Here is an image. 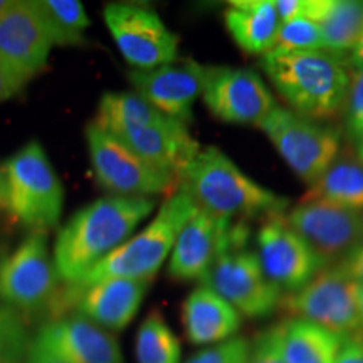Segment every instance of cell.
<instances>
[{
    "label": "cell",
    "mask_w": 363,
    "mask_h": 363,
    "mask_svg": "<svg viewBox=\"0 0 363 363\" xmlns=\"http://www.w3.org/2000/svg\"><path fill=\"white\" fill-rule=\"evenodd\" d=\"M261 267L281 293L291 294L310 283L326 262L310 247L301 235L286 224L284 216L262 220L256 234Z\"/></svg>",
    "instance_id": "obj_14"
},
{
    "label": "cell",
    "mask_w": 363,
    "mask_h": 363,
    "mask_svg": "<svg viewBox=\"0 0 363 363\" xmlns=\"http://www.w3.org/2000/svg\"><path fill=\"white\" fill-rule=\"evenodd\" d=\"M52 48H71L84 43L89 17L78 0H30Z\"/></svg>",
    "instance_id": "obj_27"
},
{
    "label": "cell",
    "mask_w": 363,
    "mask_h": 363,
    "mask_svg": "<svg viewBox=\"0 0 363 363\" xmlns=\"http://www.w3.org/2000/svg\"><path fill=\"white\" fill-rule=\"evenodd\" d=\"M35 340L69 363H125L115 335L81 315L49 321Z\"/></svg>",
    "instance_id": "obj_19"
},
{
    "label": "cell",
    "mask_w": 363,
    "mask_h": 363,
    "mask_svg": "<svg viewBox=\"0 0 363 363\" xmlns=\"http://www.w3.org/2000/svg\"><path fill=\"white\" fill-rule=\"evenodd\" d=\"M153 208V199L106 195L76 212L54 242L52 259L59 281L66 286L78 284L131 238Z\"/></svg>",
    "instance_id": "obj_1"
},
{
    "label": "cell",
    "mask_w": 363,
    "mask_h": 363,
    "mask_svg": "<svg viewBox=\"0 0 363 363\" xmlns=\"http://www.w3.org/2000/svg\"><path fill=\"white\" fill-rule=\"evenodd\" d=\"M335 363H363V331L343 340Z\"/></svg>",
    "instance_id": "obj_36"
},
{
    "label": "cell",
    "mask_w": 363,
    "mask_h": 363,
    "mask_svg": "<svg viewBox=\"0 0 363 363\" xmlns=\"http://www.w3.org/2000/svg\"><path fill=\"white\" fill-rule=\"evenodd\" d=\"M135 352L138 363H180V342L160 311L153 310L140 325Z\"/></svg>",
    "instance_id": "obj_28"
},
{
    "label": "cell",
    "mask_w": 363,
    "mask_h": 363,
    "mask_svg": "<svg viewBox=\"0 0 363 363\" xmlns=\"http://www.w3.org/2000/svg\"><path fill=\"white\" fill-rule=\"evenodd\" d=\"M246 363H286L281 323L257 335L254 343H251V352H249Z\"/></svg>",
    "instance_id": "obj_32"
},
{
    "label": "cell",
    "mask_w": 363,
    "mask_h": 363,
    "mask_svg": "<svg viewBox=\"0 0 363 363\" xmlns=\"http://www.w3.org/2000/svg\"><path fill=\"white\" fill-rule=\"evenodd\" d=\"M52 44L30 0H7L0 9V57L27 79L48 67Z\"/></svg>",
    "instance_id": "obj_18"
},
{
    "label": "cell",
    "mask_w": 363,
    "mask_h": 363,
    "mask_svg": "<svg viewBox=\"0 0 363 363\" xmlns=\"http://www.w3.org/2000/svg\"><path fill=\"white\" fill-rule=\"evenodd\" d=\"M179 189L202 211L239 222L284 216L289 206L288 199L244 174L217 147L199 150L182 172Z\"/></svg>",
    "instance_id": "obj_2"
},
{
    "label": "cell",
    "mask_w": 363,
    "mask_h": 363,
    "mask_svg": "<svg viewBox=\"0 0 363 363\" xmlns=\"http://www.w3.org/2000/svg\"><path fill=\"white\" fill-rule=\"evenodd\" d=\"M103 17L120 52L135 69H153L177 61L179 35L152 9L110 4L104 7Z\"/></svg>",
    "instance_id": "obj_12"
},
{
    "label": "cell",
    "mask_w": 363,
    "mask_h": 363,
    "mask_svg": "<svg viewBox=\"0 0 363 363\" xmlns=\"http://www.w3.org/2000/svg\"><path fill=\"white\" fill-rule=\"evenodd\" d=\"M283 328V355L286 363H335L343 340L310 321L289 318Z\"/></svg>",
    "instance_id": "obj_25"
},
{
    "label": "cell",
    "mask_w": 363,
    "mask_h": 363,
    "mask_svg": "<svg viewBox=\"0 0 363 363\" xmlns=\"http://www.w3.org/2000/svg\"><path fill=\"white\" fill-rule=\"evenodd\" d=\"M311 21L320 26L325 51L350 57L363 38V2L313 0Z\"/></svg>",
    "instance_id": "obj_23"
},
{
    "label": "cell",
    "mask_w": 363,
    "mask_h": 363,
    "mask_svg": "<svg viewBox=\"0 0 363 363\" xmlns=\"http://www.w3.org/2000/svg\"><path fill=\"white\" fill-rule=\"evenodd\" d=\"M202 99L212 115L234 125L259 126L279 106L257 72L229 66H206Z\"/></svg>",
    "instance_id": "obj_13"
},
{
    "label": "cell",
    "mask_w": 363,
    "mask_h": 363,
    "mask_svg": "<svg viewBox=\"0 0 363 363\" xmlns=\"http://www.w3.org/2000/svg\"><path fill=\"white\" fill-rule=\"evenodd\" d=\"M247 222L230 220L197 208L185 222L169 259V274L177 281H202L227 252L246 247Z\"/></svg>",
    "instance_id": "obj_10"
},
{
    "label": "cell",
    "mask_w": 363,
    "mask_h": 363,
    "mask_svg": "<svg viewBox=\"0 0 363 363\" xmlns=\"http://www.w3.org/2000/svg\"><path fill=\"white\" fill-rule=\"evenodd\" d=\"M57 281L48 233L35 230L0 261V305L17 313L51 308L57 294Z\"/></svg>",
    "instance_id": "obj_9"
},
{
    "label": "cell",
    "mask_w": 363,
    "mask_h": 363,
    "mask_svg": "<svg viewBox=\"0 0 363 363\" xmlns=\"http://www.w3.org/2000/svg\"><path fill=\"white\" fill-rule=\"evenodd\" d=\"M86 142L99 187L111 195L152 199L155 195L169 197L179 190L177 179L153 169L120 140L93 123L86 128Z\"/></svg>",
    "instance_id": "obj_8"
},
{
    "label": "cell",
    "mask_w": 363,
    "mask_h": 363,
    "mask_svg": "<svg viewBox=\"0 0 363 363\" xmlns=\"http://www.w3.org/2000/svg\"><path fill=\"white\" fill-rule=\"evenodd\" d=\"M197 208L192 199L179 189L165 199L143 230L125 240L72 286H89L106 279L152 281L163 262L170 259L180 229Z\"/></svg>",
    "instance_id": "obj_4"
},
{
    "label": "cell",
    "mask_w": 363,
    "mask_h": 363,
    "mask_svg": "<svg viewBox=\"0 0 363 363\" xmlns=\"http://www.w3.org/2000/svg\"><path fill=\"white\" fill-rule=\"evenodd\" d=\"M240 316L224 298L207 286H197L182 305V325L192 345H219L234 338Z\"/></svg>",
    "instance_id": "obj_21"
},
{
    "label": "cell",
    "mask_w": 363,
    "mask_h": 363,
    "mask_svg": "<svg viewBox=\"0 0 363 363\" xmlns=\"http://www.w3.org/2000/svg\"><path fill=\"white\" fill-rule=\"evenodd\" d=\"M22 363H69V362H66L65 358L56 355V353L49 350V348H45L43 343L34 338L29 347V352H27V355Z\"/></svg>",
    "instance_id": "obj_38"
},
{
    "label": "cell",
    "mask_w": 363,
    "mask_h": 363,
    "mask_svg": "<svg viewBox=\"0 0 363 363\" xmlns=\"http://www.w3.org/2000/svg\"><path fill=\"white\" fill-rule=\"evenodd\" d=\"M276 11L281 21H291L298 17H311L313 0H274Z\"/></svg>",
    "instance_id": "obj_35"
},
{
    "label": "cell",
    "mask_w": 363,
    "mask_h": 363,
    "mask_svg": "<svg viewBox=\"0 0 363 363\" xmlns=\"http://www.w3.org/2000/svg\"><path fill=\"white\" fill-rule=\"evenodd\" d=\"M350 66L352 69H363V38L360 40V44H358V48L352 52Z\"/></svg>",
    "instance_id": "obj_41"
},
{
    "label": "cell",
    "mask_w": 363,
    "mask_h": 363,
    "mask_svg": "<svg viewBox=\"0 0 363 363\" xmlns=\"http://www.w3.org/2000/svg\"><path fill=\"white\" fill-rule=\"evenodd\" d=\"M284 220L326 264H338L363 240V212L328 202L301 201Z\"/></svg>",
    "instance_id": "obj_16"
},
{
    "label": "cell",
    "mask_w": 363,
    "mask_h": 363,
    "mask_svg": "<svg viewBox=\"0 0 363 363\" xmlns=\"http://www.w3.org/2000/svg\"><path fill=\"white\" fill-rule=\"evenodd\" d=\"M345 128L348 138L360 128L363 123V69H352L348 81L347 96L343 104Z\"/></svg>",
    "instance_id": "obj_33"
},
{
    "label": "cell",
    "mask_w": 363,
    "mask_h": 363,
    "mask_svg": "<svg viewBox=\"0 0 363 363\" xmlns=\"http://www.w3.org/2000/svg\"><path fill=\"white\" fill-rule=\"evenodd\" d=\"M338 266L357 283H363V240L338 262Z\"/></svg>",
    "instance_id": "obj_37"
},
{
    "label": "cell",
    "mask_w": 363,
    "mask_h": 363,
    "mask_svg": "<svg viewBox=\"0 0 363 363\" xmlns=\"http://www.w3.org/2000/svg\"><path fill=\"white\" fill-rule=\"evenodd\" d=\"M303 201L328 202L363 212V162L355 153H343L308 190Z\"/></svg>",
    "instance_id": "obj_24"
},
{
    "label": "cell",
    "mask_w": 363,
    "mask_h": 363,
    "mask_svg": "<svg viewBox=\"0 0 363 363\" xmlns=\"http://www.w3.org/2000/svg\"><path fill=\"white\" fill-rule=\"evenodd\" d=\"M350 142H352L353 153H355V155L363 162V123L360 128L350 136Z\"/></svg>",
    "instance_id": "obj_40"
},
{
    "label": "cell",
    "mask_w": 363,
    "mask_h": 363,
    "mask_svg": "<svg viewBox=\"0 0 363 363\" xmlns=\"http://www.w3.org/2000/svg\"><path fill=\"white\" fill-rule=\"evenodd\" d=\"M249 352H251L249 340L234 337L195 353L187 363H246Z\"/></svg>",
    "instance_id": "obj_31"
},
{
    "label": "cell",
    "mask_w": 363,
    "mask_h": 363,
    "mask_svg": "<svg viewBox=\"0 0 363 363\" xmlns=\"http://www.w3.org/2000/svg\"><path fill=\"white\" fill-rule=\"evenodd\" d=\"M4 4H6V2H4V0H0V9L4 7Z\"/></svg>",
    "instance_id": "obj_43"
},
{
    "label": "cell",
    "mask_w": 363,
    "mask_h": 363,
    "mask_svg": "<svg viewBox=\"0 0 363 363\" xmlns=\"http://www.w3.org/2000/svg\"><path fill=\"white\" fill-rule=\"evenodd\" d=\"M272 51H325L320 26L308 17L281 21L278 39H276V45Z\"/></svg>",
    "instance_id": "obj_29"
},
{
    "label": "cell",
    "mask_w": 363,
    "mask_h": 363,
    "mask_svg": "<svg viewBox=\"0 0 363 363\" xmlns=\"http://www.w3.org/2000/svg\"><path fill=\"white\" fill-rule=\"evenodd\" d=\"M261 67L289 111L321 121L343 110L350 71L337 54L271 51Z\"/></svg>",
    "instance_id": "obj_3"
},
{
    "label": "cell",
    "mask_w": 363,
    "mask_h": 363,
    "mask_svg": "<svg viewBox=\"0 0 363 363\" xmlns=\"http://www.w3.org/2000/svg\"><path fill=\"white\" fill-rule=\"evenodd\" d=\"M30 343L21 313L0 305V363H22Z\"/></svg>",
    "instance_id": "obj_30"
},
{
    "label": "cell",
    "mask_w": 363,
    "mask_h": 363,
    "mask_svg": "<svg viewBox=\"0 0 363 363\" xmlns=\"http://www.w3.org/2000/svg\"><path fill=\"white\" fill-rule=\"evenodd\" d=\"M29 79L19 74L0 57V101H7L21 93L26 88Z\"/></svg>",
    "instance_id": "obj_34"
},
{
    "label": "cell",
    "mask_w": 363,
    "mask_h": 363,
    "mask_svg": "<svg viewBox=\"0 0 363 363\" xmlns=\"http://www.w3.org/2000/svg\"><path fill=\"white\" fill-rule=\"evenodd\" d=\"M152 104L136 93H104L93 125L113 136L165 120Z\"/></svg>",
    "instance_id": "obj_26"
},
{
    "label": "cell",
    "mask_w": 363,
    "mask_h": 363,
    "mask_svg": "<svg viewBox=\"0 0 363 363\" xmlns=\"http://www.w3.org/2000/svg\"><path fill=\"white\" fill-rule=\"evenodd\" d=\"M357 301H358V313H360L362 330H363V283L357 284Z\"/></svg>",
    "instance_id": "obj_42"
},
{
    "label": "cell",
    "mask_w": 363,
    "mask_h": 363,
    "mask_svg": "<svg viewBox=\"0 0 363 363\" xmlns=\"http://www.w3.org/2000/svg\"><path fill=\"white\" fill-rule=\"evenodd\" d=\"M9 212L33 233L56 227L65 206V189L43 145L30 142L6 163Z\"/></svg>",
    "instance_id": "obj_5"
},
{
    "label": "cell",
    "mask_w": 363,
    "mask_h": 363,
    "mask_svg": "<svg viewBox=\"0 0 363 363\" xmlns=\"http://www.w3.org/2000/svg\"><path fill=\"white\" fill-rule=\"evenodd\" d=\"M9 180L4 167H0V212L9 211Z\"/></svg>",
    "instance_id": "obj_39"
},
{
    "label": "cell",
    "mask_w": 363,
    "mask_h": 363,
    "mask_svg": "<svg viewBox=\"0 0 363 363\" xmlns=\"http://www.w3.org/2000/svg\"><path fill=\"white\" fill-rule=\"evenodd\" d=\"M201 284L224 298L240 316L262 320L278 310L283 293L267 279L256 251L239 247L224 254Z\"/></svg>",
    "instance_id": "obj_11"
},
{
    "label": "cell",
    "mask_w": 363,
    "mask_h": 363,
    "mask_svg": "<svg viewBox=\"0 0 363 363\" xmlns=\"http://www.w3.org/2000/svg\"><path fill=\"white\" fill-rule=\"evenodd\" d=\"M357 284L338 264L326 266L296 293L284 294L279 308L291 318L310 321L348 338L363 331Z\"/></svg>",
    "instance_id": "obj_7"
},
{
    "label": "cell",
    "mask_w": 363,
    "mask_h": 363,
    "mask_svg": "<svg viewBox=\"0 0 363 363\" xmlns=\"http://www.w3.org/2000/svg\"><path fill=\"white\" fill-rule=\"evenodd\" d=\"M115 138L126 145L153 169L172 175L177 182L182 172L187 169L189 163L202 148L190 135L187 125L170 118L142 128L125 131L116 135Z\"/></svg>",
    "instance_id": "obj_20"
},
{
    "label": "cell",
    "mask_w": 363,
    "mask_h": 363,
    "mask_svg": "<svg viewBox=\"0 0 363 363\" xmlns=\"http://www.w3.org/2000/svg\"><path fill=\"white\" fill-rule=\"evenodd\" d=\"M148 286L150 281L145 279H106L89 286H67L66 291H57L51 311L61 318L67 310H74L76 315L104 330L121 331L133 321Z\"/></svg>",
    "instance_id": "obj_15"
},
{
    "label": "cell",
    "mask_w": 363,
    "mask_h": 363,
    "mask_svg": "<svg viewBox=\"0 0 363 363\" xmlns=\"http://www.w3.org/2000/svg\"><path fill=\"white\" fill-rule=\"evenodd\" d=\"M206 66L194 59H182L153 69H133L128 81L133 93L152 104L170 120L187 125L194 116V104L202 96Z\"/></svg>",
    "instance_id": "obj_17"
},
{
    "label": "cell",
    "mask_w": 363,
    "mask_h": 363,
    "mask_svg": "<svg viewBox=\"0 0 363 363\" xmlns=\"http://www.w3.org/2000/svg\"><path fill=\"white\" fill-rule=\"evenodd\" d=\"M286 165L306 185L315 184L342 150V131L278 106L257 126Z\"/></svg>",
    "instance_id": "obj_6"
},
{
    "label": "cell",
    "mask_w": 363,
    "mask_h": 363,
    "mask_svg": "<svg viewBox=\"0 0 363 363\" xmlns=\"http://www.w3.org/2000/svg\"><path fill=\"white\" fill-rule=\"evenodd\" d=\"M224 22L230 38L244 52L262 57L274 49L281 24L274 0L230 2Z\"/></svg>",
    "instance_id": "obj_22"
}]
</instances>
